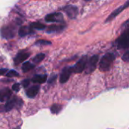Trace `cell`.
<instances>
[{
  "instance_id": "obj_22",
  "label": "cell",
  "mask_w": 129,
  "mask_h": 129,
  "mask_svg": "<svg viewBox=\"0 0 129 129\" xmlns=\"http://www.w3.org/2000/svg\"><path fill=\"white\" fill-rule=\"evenodd\" d=\"M51 44V42L47 40H38L36 42V45H48Z\"/></svg>"
},
{
  "instance_id": "obj_26",
  "label": "cell",
  "mask_w": 129,
  "mask_h": 129,
  "mask_svg": "<svg viewBox=\"0 0 129 129\" xmlns=\"http://www.w3.org/2000/svg\"><path fill=\"white\" fill-rule=\"evenodd\" d=\"M122 60L125 62H129V51L125 53V54L122 56Z\"/></svg>"
},
{
  "instance_id": "obj_20",
  "label": "cell",
  "mask_w": 129,
  "mask_h": 129,
  "mask_svg": "<svg viewBox=\"0 0 129 129\" xmlns=\"http://www.w3.org/2000/svg\"><path fill=\"white\" fill-rule=\"evenodd\" d=\"M61 109H62V107L60 105H59V104H54L51 107V111L54 114H57V113H60Z\"/></svg>"
},
{
  "instance_id": "obj_12",
  "label": "cell",
  "mask_w": 129,
  "mask_h": 129,
  "mask_svg": "<svg viewBox=\"0 0 129 129\" xmlns=\"http://www.w3.org/2000/svg\"><path fill=\"white\" fill-rule=\"evenodd\" d=\"M11 91L8 88H5L0 90V102L8 101L11 97Z\"/></svg>"
},
{
  "instance_id": "obj_8",
  "label": "cell",
  "mask_w": 129,
  "mask_h": 129,
  "mask_svg": "<svg viewBox=\"0 0 129 129\" xmlns=\"http://www.w3.org/2000/svg\"><path fill=\"white\" fill-rule=\"evenodd\" d=\"M73 72V67H65L63 70V71H62V73L60 74V82L61 84H63V83L67 82Z\"/></svg>"
},
{
  "instance_id": "obj_2",
  "label": "cell",
  "mask_w": 129,
  "mask_h": 129,
  "mask_svg": "<svg viewBox=\"0 0 129 129\" xmlns=\"http://www.w3.org/2000/svg\"><path fill=\"white\" fill-rule=\"evenodd\" d=\"M23 105V101L14 96L12 99L9 100L4 106H3V111L8 112L11 110L14 107H17V108H20Z\"/></svg>"
},
{
  "instance_id": "obj_1",
  "label": "cell",
  "mask_w": 129,
  "mask_h": 129,
  "mask_svg": "<svg viewBox=\"0 0 129 129\" xmlns=\"http://www.w3.org/2000/svg\"><path fill=\"white\" fill-rule=\"evenodd\" d=\"M115 60V55L111 53H108L103 56L99 62V68L101 71H107L110 70L111 65Z\"/></svg>"
},
{
  "instance_id": "obj_15",
  "label": "cell",
  "mask_w": 129,
  "mask_h": 129,
  "mask_svg": "<svg viewBox=\"0 0 129 129\" xmlns=\"http://www.w3.org/2000/svg\"><path fill=\"white\" fill-rule=\"evenodd\" d=\"M47 80V75H36L33 77V83H38L42 84L45 82Z\"/></svg>"
},
{
  "instance_id": "obj_14",
  "label": "cell",
  "mask_w": 129,
  "mask_h": 129,
  "mask_svg": "<svg viewBox=\"0 0 129 129\" xmlns=\"http://www.w3.org/2000/svg\"><path fill=\"white\" fill-rule=\"evenodd\" d=\"M33 33V28L29 26H22L19 29V31H18V34L21 37H23L26 35H29V34H31Z\"/></svg>"
},
{
  "instance_id": "obj_17",
  "label": "cell",
  "mask_w": 129,
  "mask_h": 129,
  "mask_svg": "<svg viewBox=\"0 0 129 129\" xmlns=\"http://www.w3.org/2000/svg\"><path fill=\"white\" fill-rule=\"evenodd\" d=\"M34 67V65L32 64L30 62H25L23 64V67H22V70L23 71V73H26L28 71H29L30 70H32L33 68Z\"/></svg>"
},
{
  "instance_id": "obj_13",
  "label": "cell",
  "mask_w": 129,
  "mask_h": 129,
  "mask_svg": "<svg viewBox=\"0 0 129 129\" xmlns=\"http://www.w3.org/2000/svg\"><path fill=\"white\" fill-rule=\"evenodd\" d=\"M39 85H33L31 88H29V89H27L26 94L27 95V97L33 98L34 97H36L37 95V94L39 93Z\"/></svg>"
},
{
  "instance_id": "obj_9",
  "label": "cell",
  "mask_w": 129,
  "mask_h": 129,
  "mask_svg": "<svg viewBox=\"0 0 129 129\" xmlns=\"http://www.w3.org/2000/svg\"><path fill=\"white\" fill-rule=\"evenodd\" d=\"M63 11L70 19H74L78 15V8L74 5H67L63 8Z\"/></svg>"
},
{
  "instance_id": "obj_19",
  "label": "cell",
  "mask_w": 129,
  "mask_h": 129,
  "mask_svg": "<svg viewBox=\"0 0 129 129\" xmlns=\"http://www.w3.org/2000/svg\"><path fill=\"white\" fill-rule=\"evenodd\" d=\"M45 57V55L44 54L41 53V54H37V55L33 59V61L34 63H40L42 60H43V59H44Z\"/></svg>"
},
{
  "instance_id": "obj_27",
  "label": "cell",
  "mask_w": 129,
  "mask_h": 129,
  "mask_svg": "<svg viewBox=\"0 0 129 129\" xmlns=\"http://www.w3.org/2000/svg\"><path fill=\"white\" fill-rule=\"evenodd\" d=\"M57 79V75H53L51 76V78L48 80V83H52L54 81H55V79Z\"/></svg>"
},
{
  "instance_id": "obj_6",
  "label": "cell",
  "mask_w": 129,
  "mask_h": 129,
  "mask_svg": "<svg viewBox=\"0 0 129 129\" xmlns=\"http://www.w3.org/2000/svg\"><path fill=\"white\" fill-rule=\"evenodd\" d=\"M87 62H88V57L86 55H84L73 67V72H75L76 73H82L84 70H85Z\"/></svg>"
},
{
  "instance_id": "obj_16",
  "label": "cell",
  "mask_w": 129,
  "mask_h": 129,
  "mask_svg": "<svg viewBox=\"0 0 129 129\" xmlns=\"http://www.w3.org/2000/svg\"><path fill=\"white\" fill-rule=\"evenodd\" d=\"M64 28L65 26L63 25H51L48 27L47 32L48 33H58V32L63 31Z\"/></svg>"
},
{
  "instance_id": "obj_4",
  "label": "cell",
  "mask_w": 129,
  "mask_h": 129,
  "mask_svg": "<svg viewBox=\"0 0 129 129\" xmlns=\"http://www.w3.org/2000/svg\"><path fill=\"white\" fill-rule=\"evenodd\" d=\"M1 35L5 39L13 38L15 35V27L12 25L3 26L1 29Z\"/></svg>"
},
{
  "instance_id": "obj_18",
  "label": "cell",
  "mask_w": 129,
  "mask_h": 129,
  "mask_svg": "<svg viewBox=\"0 0 129 129\" xmlns=\"http://www.w3.org/2000/svg\"><path fill=\"white\" fill-rule=\"evenodd\" d=\"M30 26L33 29H39V30H42L43 29L45 28V26L39 22H34V23H32Z\"/></svg>"
},
{
  "instance_id": "obj_25",
  "label": "cell",
  "mask_w": 129,
  "mask_h": 129,
  "mask_svg": "<svg viewBox=\"0 0 129 129\" xmlns=\"http://www.w3.org/2000/svg\"><path fill=\"white\" fill-rule=\"evenodd\" d=\"M29 83H30V80L29 79H25L22 82V85L23 88H26L29 85Z\"/></svg>"
},
{
  "instance_id": "obj_3",
  "label": "cell",
  "mask_w": 129,
  "mask_h": 129,
  "mask_svg": "<svg viewBox=\"0 0 129 129\" xmlns=\"http://www.w3.org/2000/svg\"><path fill=\"white\" fill-rule=\"evenodd\" d=\"M116 45L119 49L129 48V32H122V35L116 40Z\"/></svg>"
},
{
  "instance_id": "obj_28",
  "label": "cell",
  "mask_w": 129,
  "mask_h": 129,
  "mask_svg": "<svg viewBox=\"0 0 129 129\" xmlns=\"http://www.w3.org/2000/svg\"><path fill=\"white\" fill-rule=\"evenodd\" d=\"M8 71V70L7 69H5V68H3V69H0V76L1 75H3V74H5V73Z\"/></svg>"
},
{
  "instance_id": "obj_10",
  "label": "cell",
  "mask_w": 129,
  "mask_h": 129,
  "mask_svg": "<svg viewBox=\"0 0 129 129\" xmlns=\"http://www.w3.org/2000/svg\"><path fill=\"white\" fill-rule=\"evenodd\" d=\"M128 7H129V1L128 2H126L124 5H121L120 7H119L117 9H116L108 17H107V19L106 20V21L105 22H108V21H110V20H113L117 15H119L122 11H124L125 9H126Z\"/></svg>"
},
{
  "instance_id": "obj_23",
  "label": "cell",
  "mask_w": 129,
  "mask_h": 129,
  "mask_svg": "<svg viewBox=\"0 0 129 129\" xmlns=\"http://www.w3.org/2000/svg\"><path fill=\"white\" fill-rule=\"evenodd\" d=\"M122 29H123L122 30L123 32H129V19L123 23Z\"/></svg>"
},
{
  "instance_id": "obj_5",
  "label": "cell",
  "mask_w": 129,
  "mask_h": 129,
  "mask_svg": "<svg viewBox=\"0 0 129 129\" xmlns=\"http://www.w3.org/2000/svg\"><path fill=\"white\" fill-rule=\"evenodd\" d=\"M98 62V56L94 55L91 57L87 62L85 67V72L86 73H91L93 71L95 70L97 67V64Z\"/></svg>"
},
{
  "instance_id": "obj_11",
  "label": "cell",
  "mask_w": 129,
  "mask_h": 129,
  "mask_svg": "<svg viewBox=\"0 0 129 129\" xmlns=\"http://www.w3.org/2000/svg\"><path fill=\"white\" fill-rule=\"evenodd\" d=\"M30 54L28 52H25V51H20L19 52L16 57L14 58V63L15 64H19L20 63H23L24 60H26L29 57Z\"/></svg>"
},
{
  "instance_id": "obj_24",
  "label": "cell",
  "mask_w": 129,
  "mask_h": 129,
  "mask_svg": "<svg viewBox=\"0 0 129 129\" xmlns=\"http://www.w3.org/2000/svg\"><path fill=\"white\" fill-rule=\"evenodd\" d=\"M20 85L19 83H15V84L13 85V86H12V90L13 91H14L16 92H18L20 91Z\"/></svg>"
},
{
  "instance_id": "obj_21",
  "label": "cell",
  "mask_w": 129,
  "mask_h": 129,
  "mask_svg": "<svg viewBox=\"0 0 129 129\" xmlns=\"http://www.w3.org/2000/svg\"><path fill=\"white\" fill-rule=\"evenodd\" d=\"M6 76L7 77H15V76H19V73L14 70H11L10 71H8L7 73H6Z\"/></svg>"
},
{
  "instance_id": "obj_7",
  "label": "cell",
  "mask_w": 129,
  "mask_h": 129,
  "mask_svg": "<svg viewBox=\"0 0 129 129\" xmlns=\"http://www.w3.org/2000/svg\"><path fill=\"white\" fill-rule=\"evenodd\" d=\"M45 20L47 22H52V23H62L63 21V14L60 12H56L49 14L45 17Z\"/></svg>"
}]
</instances>
